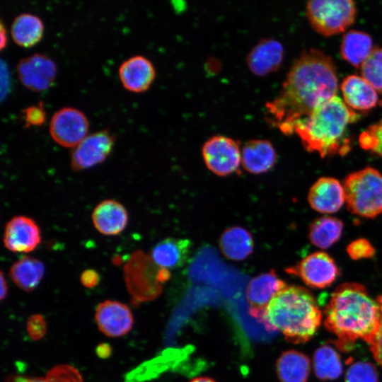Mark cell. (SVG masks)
<instances>
[{
    "label": "cell",
    "mask_w": 382,
    "mask_h": 382,
    "mask_svg": "<svg viewBox=\"0 0 382 382\" xmlns=\"http://www.w3.org/2000/svg\"><path fill=\"white\" fill-rule=\"evenodd\" d=\"M192 243L187 238H166L154 246L151 259L160 269H176L187 262Z\"/></svg>",
    "instance_id": "cell-20"
},
{
    "label": "cell",
    "mask_w": 382,
    "mask_h": 382,
    "mask_svg": "<svg viewBox=\"0 0 382 382\" xmlns=\"http://www.w3.org/2000/svg\"><path fill=\"white\" fill-rule=\"evenodd\" d=\"M346 382H378L377 371L370 362L358 361L352 364L347 371Z\"/></svg>",
    "instance_id": "cell-32"
},
{
    "label": "cell",
    "mask_w": 382,
    "mask_h": 382,
    "mask_svg": "<svg viewBox=\"0 0 382 382\" xmlns=\"http://www.w3.org/2000/svg\"><path fill=\"white\" fill-rule=\"evenodd\" d=\"M286 286L273 270L253 278L246 290L250 315L261 323L272 298Z\"/></svg>",
    "instance_id": "cell-13"
},
{
    "label": "cell",
    "mask_w": 382,
    "mask_h": 382,
    "mask_svg": "<svg viewBox=\"0 0 382 382\" xmlns=\"http://www.w3.org/2000/svg\"><path fill=\"white\" fill-rule=\"evenodd\" d=\"M381 311V320L378 331L371 342L369 345L376 362L382 368V294L376 299Z\"/></svg>",
    "instance_id": "cell-36"
},
{
    "label": "cell",
    "mask_w": 382,
    "mask_h": 382,
    "mask_svg": "<svg viewBox=\"0 0 382 382\" xmlns=\"http://www.w3.org/2000/svg\"><path fill=\"white\" fill-rule=\"evenodd\" d=\"M220 248L222 253L232 260H243L253 251L254 241L251 233L241 226H232L221 236Z\"/></svg>",
    "instance_id": "cell-23"
},
{
    "label": "cell",
    "mask_w": 382,
    "mask_h": 382,
    "mask_svg": "<svg viewBox=\"0 0 382 382\" xmlns=\"http://www.w3.org/2000/svg\"><path fill=\"white\" fill-rule=\"evenodd\" d=\"M111 353V349L107 344H102L97 348V354L102 358L108 357Z\"/></svg>",
    "instance_id": "cell-40"
},
{
    "label": "cell",
    "mask_w": 382,
    "mask_h": 382,
    "mask_svg": "<svg viewBox=\"0 0 382 382\" xmlns=\"http://www.w3.org/2000/svg\"><path fill=\"white\" fill-rule=\"evenodd\" d=\"M45 272V265L40 260L23 256L9 270V277L14 284L25 291H32L40 284Z\"/></svg>",
    "instance_id": "cell-24"
},
{
    "label": "cell",
    "mask_w": 382,
    "mask_h": 382,
    "mask_svg": "<svg viewBox=\"0 0 382 382\" xmlns=\"http://www.w3.org/2000/svg\"><path fill=\"white\" fill-rule=\"evenodd\" d=\"M340 89L345 103L352 110H367L378 102L377 91L362 76H347L341 83Z\"/></svg>",
    "instance_id": "cell-21"
},
{
    "label": "cell",
    "mask_w": 382,
    "mask_h": 382,
    "mask_svg": "<svg viewBox=\"0 0 382 382\" xmlns=\"http://www.w3.org/2000/svg\"><path fill=\"white\" fill-rule=\"evenodd\" d=\"M89 123L81 110L64 107L52 115L49 130L53 140L64 147L76 146L86 136Z\"/></svg>",
    "instance_id": "cell-10"
},
{
    "label": "cell",
    "mask_w": 382,
    "mask_h": 382,
    "mask_svg": "<svg viewBox=\"0 0 382 382\" xmlns=\"http://www.w3.org/2000/svg\"><path fill=\"white\" fill-rule=\"evenodd\" d=\"M343 229L341 220L330 216H320L310 226L308 238L315 246L326 249L340 238Z\"/></svg>",
    "instance_id": "cell-28"
},
{
    "label": "cell",
    "mask_w": 382,
    "mask_h": 382,
    "mask_svg": "<svg viewBox=\"0 0 382 382\" xmlns=\"http://www.w3.org/2000/svg\"><path fill=\"white\" fill-rule=\"evenodd\" d=\"M45 111L42 101L23 110V118L26 127L40 126L45 120Z\"/></svg>",
    "instance_id": "cell-35"
},
{
    "label": "cell",
    "mask_w": 382,
    "mask_h": 382,
    "mask_svg": "<svg viewBox=\"0 0 382 382\" xmlns=\"http://www.w3.org/2000/svg\"><path fill=\"white\" fill-rule=\"evenodd\" d=\"M324 325L337 337L335 344L341 350L350 349L356 340L369 345L380 323L381 311L377 301L359 283L338 286L324 309Z\"/></svg>",
    "instance_id": "cell-2"
},
{
    "label": "cell",
    "mask_w": 382,
    "mask_h": 382,
    "mask_svg": "<svg viewBox=\"0 0 382 382\" xmlns=\"http://www.w3.org/2000/svg\"><path fill=\"white\" fill-rule=\"evenodd\" d=\"M245 170L253 174L267 172L276 163L277 154L272 144L266 139L247 141L241 151Z\"/></svg>",
    "instance_id": "cell-22"
},
{
    "label": "cell",
    "mask_w": 382,
    "mask_h": 382,
    "mask_svg": "<svg viewBox=\"0 0 382 382\" xmlns=\"http://www.w3.org/2000/svg\"><path fill=\"white\" fill-rule=\"evenodd\" d=\"M16 68L22 84L33 91L49 88L57 74L54 62L48 56L40 53L21 59Z\"/></svg>",
    "instance_id": "cell-12"
},
{
    "label": "cell",
    "mask_w": 382,
    "mask_h": 382,
    "mask_svg": "<svg viewBox=\"0 0 382 382\" xmlns=\"http://www.w3.org/2000/svg\"><path fill=\"white\" fill-rule=\"evenodd\" d=\"M80 281L85 287L93 288L99 283L100 276L94 270H86L81 273Z\"/></svg>",
    "instance_id": "cell-38"
},
{
    "label": "cell",
    "mask_w": 382,
    "mask_h": 382,
    "mask_svg": "<svg viewBox=\"0 0 382 382\" xmlns=\"http://www.w3.org/2000/svg\"><path fill=\"white\" fill-rule=\"evenodd\" d=\"M359 115L337 96L318 105L308 116L296 122L294 133L300 138L306 151L317 152L321 157L349 150L347 138L348 126Z\"/></svg>",
    "instance_id": "cell-3"
},
{
    "label": "cell",
    "mask_w": 382,
    "mask_h": 382,
    "mask_svg": "<svg viewBox=\"0 0 382 382\" xmlns=\"http://www.w3.org/2000/svg\"><path fill=\"white\" fill-rule=\"evenodd\" d=\"M283 57L282 45L277 40L265 38L250 50L246 62L251 72L264 76L276 71L280 66Z\"/></svg>",
    "instance_id": "cell-18"
},
{
    "label": "cell",
    "mask_w": 382,
    "mask_h": 382,
    "mask_svg": "<svg viewBox=\"0 0 382 382\" xmlns=\"http://www.w3.org/2000/svg\"><path fill=\"white\" fill-rule=\"evenodd\" d=\"M286 271L299 277L308 286L316 289L330 286L340 275V270L334 260L322 251L307 255Z\"/></svg>",
    "instance_id": "cell-9"
},
{
    "label": "cell",
    "mask_w": 382,
    "mask_h": 382,
    "mask_svg": "<svg viewBox=\"0 0 382 382\" xmlns=\"http://www.w3.org/2000/svg\"><path fill=\"white\" fill-rule=\"evenodd\" d=\"M359 142L362 149L382 156V120L362 132Z\"/></svg>",
    "instance_id": "cell-33"
},
{
    "label": "cell",
    "mask_w": 382,
    "mask_h": 382,
    "mask_svg": "<svg viewBox=\"0 0 382 382\" xmlns=\"http://www.w3.org/2000/svg\"><path fill=\"white\" fill-rule=\"evenodd\" d=\"M0 279H1L0 299L1 301H3L7 296L8 286H7L6 280L4 277V275L2 271L1 272Z\"/></svg>",
    "instance_id": "cell-39"
},
{
    "label": "cell",
    "mask_w": 382,
    "mask_h": 382,
    "mask_svg": "<svg viewBox=\"0 0 382 382\" xmlns=\"http://www.w3.org/2000/svg\"><path fill=\"white\" fill-rule=\"evenodd\" d=\"M0 48L2 50L6 45L7 42L6 32L2 21L0 23Z\"/></svg>",
    "instance_id": "cell-41"
},
{
    "label": "cell",
    "mask_w": 382,
    "mask_h": 382,
    "mask_svg": "<svg viewBox=\"0 0 382 382\" xmlns=\"http://www.w3.org/2000/svg\"><path fill=\"white\" fill-rule=\"evenodd\" d=\"M356 13L355 4L350 0H314L306 6L311 27L324 36L344 32L354 23Z\"/></svg>",
    "instance_id": "cell-6"
},
{
    "label": "cell",
    "mask_w": 382,
    "mask_h": 382,
    "mask_svg": "<svg viewBox=\"0 0 382 382\" xmlns=\"http://www.w3.org/2000/svg\"><path fill=\"white\" fill-rule=\"evenodd\" d=\"M338 82L332 59L323 52L303 51L292 64L282 89L266 103L267 120L286 135L294 124L337 96Z\"/></svg>",
    "instance_id": "cell-1"
},
{
    "label": "cell",
    "mask_w": 382,
    "mask_h": 382,
    "mask_svg": "<svg viewBox=\"0 0 382 382\" xmlns=\"http://www.w3.org/2000/svg\"><path fill=\"white\" fill-rule=\"evenodd\" d=\"M202 154L208 169L220 176L237 172L242 162L239 144L223 135L209 138L204 144Z\"/></svg>",
    "instance_id": "cell-8"
},
{
    "label": "cell",
    "mask_w": 382,
    "mask_h": 382,
    "mask_svg": "<svg viewBox=\"0 0 382 382\" xmlns=\"http://www.w3.org/2000/svg\"><path fill=\"white\" fill-rule=\"evenodd\" d=\"M6 382H83V379L76 369L64 364L52 368L44 378L11 376Z\"/></svg>",
    "instance_id": "cell-30"
},
{
    "label": "cell",
    "mask_w": 382,
    "mask_h": 382,
    "mask_svg": "<svg viewBox=\"0 0 382 382\" xmlns=\"http://www.w3.org/2000/svg\"><path fill=\"white\" fill-rule=\"evenodd\" d=\"M3 242L11 252L30 253L41 242L40 229L35 221L28 216H13L6 225Z\"/></svg>",
    "instance_id": "cell-14"
},
{
    "label": "cell",
    "mask_w": 382,
    "mask_h": 382,
    "mask_svg": "<svg viewBox=\"0 0 382 382\" xmlns=\"http://www.w3.org/2000/svg\"><path fill=\"white\" fill-rule=\"evenodd\" d=\"M114 144L115 137L106 129L87 135L71 153V168L79 171L103 162L111 153Z\"/></svg>",
    "instance_id": "cell-11"
},
{
    "label": "cell",
    "mask_w": 382,
    "mask_h": 382,
    "mask_svg": "<svg viewBox=\"0 0 382 382\" xmlns=\"http://www.w3.org/2000/svg\"><path fill=\"white\" fill-rule=\"evenodd\" d=\"M190 382H216L214 379L207 377V376H201L198 378H195L190 381Z\"/></svg>",
    "instance_id": "cell-42"
},
{
    "label": "cell",
    "mask_w": 382,
    "mask_h": 382,
    "mask_svg": "<svg viewBox=\"0 0 382 382\" xmlns=\"http://www.w3.org/2000/svg\"><path fill=\"white\" fill-rule=\"evenodd\" d=\"M96 321L99 330L108 337L126 335L133 325V316L129 308L116 301L106 300L96 308Z\"/></svg>",
    "instance_id": "cell-15"
},
{
    "label": "cell",
    "mask_w": 382,
    "mask_h": 382,
    "mask_svg": "<svg viewBox=\"0 0 382 382\" xmlns=\"http://www.w3.org/2000/svg\"><path fill=\"white\" fill-rule=\"evenodd\" d=\"M347 253L352 259L358 260L372 257L375 254V249L366 239L359 238L347 245Z\"/></svg>",
    "instance_id": "cell-34"
},
{
    "label": "cell",
    "mask_w": 382,
    "mask_h": 382,
    "mask_svg": "<svg viewBox=\"0 0 382 382\" xmlns=\"http://www.w3.org/2000/svg\"><path fill=\"white\" fill-rule=\"evenodd\" d=\"M361 76L382 94V47L374 48L361 66Z\"/></svg>",
    "instance_id": "cell-31"
},
{
    "label": "cell",
    "mask_w": 382,
    "mask_h": 382,
    "mask_svg": "<svg viewBox=\"0 0 382 382\" xmlns=\"http://www.w3.org/2000/svg\"><path fill=\"white\" fill-rule=\"evenodd\" d=\"M345 202L354 214L374 218L382 213V174L366 167L348 175L343 184Z\"/></svg>",
    "instance_id": "cell-5"
},
{
    "label": "cell",
    "mask_w": 382,
    "mask_h": 382,
    "mask_svg": "<svg viewBox=\"0 0 382 382\" xmlns=\"http://www.w3.org/2000/svg\"><path fill=\"white\" fill-rule=\"evenodd\" d=\"M91 218L98 232L105 236H115L127 226L128 213L120 202L105 199L96 207Z\"/></svg>",
    "instance_id": "cell-19"
},
{
    "label": "cell",
    "mask_w": 382,
    "mask_h": 382,
    "mask_svg": "<svg viewBox=\"0 0 382 382\" xmlns=\"http://www.w3.org/2000/svg\"><path fill=\"white\" fill-rule=\"evenodd\" d=\"M156 76L152 62L142 55L132 56L125 60L119 67V77L128 91L141 93L146 91Z\"/></svg>",
    "instance_id": "cell-17"
},
{
    "label": "cell",
    "mask_w": 382,
    "mask_h": 382,
    "mask_svg": "<svg viewBox=\"0 0 382 382\" xmlns=\"http://www.w3.org/2000/svg\"><path fill=\"white\" fill-rule=\"evenodd\" d=\"M321 320L322 312L308 289L286 286L272 298L261 323L268 330H278L289 342L299 344L315 335Z\"/></svg>",
    "instance_id": "cell-4"
},
{
    "label": "cell",
    "mask_w": 382,
    "mask_h": 382,
    "mask_svg": "<svg viewBox=\"0 0 382 382\" xmlns=\"http://www.w3.org/2000/svg\"><path fill=\"white\" fill-rule=\"evenodd\" d=\"M44 25L37 16L29 13H23L13 21L11 33L13 41L18 45L29 47L35 45L42 38Z\"/></svg>",
    "instance_id": "cell-27"
},
{
    "label": "cell",
    "mask_w": 382,
    "mask_h": 382,
    "mask_svg": "<svg viewBox=\"0 0 382 382\" xmlns=\"http://www.w3.org/2000/svg\"><path fill=\"white\" fill-rule=\"evenodd\" d=\"M277 376L281 382H306L311 370L310 359L296 350L282 353L276 364Z\"/></svg>",
    "instance_id": "cell-25"
},
{
    "label": "cell",
    "mask_w": 382,
    "mask_h": 382,
    "mask_svg": "<svg viewBox=\"0 0 382 382\" xmlns=\"http://www.w3.org/2000/svg\"><path fill=\"white\" fill-rule=\"evenodd\" d=\"M313 369L319 379H337L342 372L340 357L331 346H321L314 353Z\"/></svg>",
    "instance_id": "cell-29"
},
{
    "label": "cell",
    "mask_w": 382,
    "mask_h": 382,
    "mask_svg": "<svg viewBox=\"0 0 382 382\" xmlns=\"http://www.w3.org/2000/svg\"><path fill=\"white\" fill-rule=\"evenodd\" d=\"M27 330L32 339L35 340L41 339L47 330L45 318L38 314L31 316L27 323Z\"/></svg>",
    "instance_id": "cell-37"
},
{
    "label": "cell",
    "mask_w": 382,
    "mask_h": 382,
    "mask_svg": "<svg viewBox=\"0 0 382 382\" xmlns=\"http://www.w3.org/2000/svg\"><path fill=\"white\" fill-rule=\"evenodd\" d=\"M154 265L151 257L140 250L131 254L125 262V281L135 303L152 299L158 294L161 269L155 272Z\"/></svg>",
    "instance_id": "cell-7"
},
{
    "label": "cell",
    "mask_w": 382,
    "mask_h": 382,
    "mask_svg": "<svg viewBox=\"0 0 382 382\" xmlns=\"http://www.w3.org/2000/svg\"><path fill=\"white\" fill-rule=\"evenodd\" d=\"M374 50L370 35L364 32L352 30L342 39L340 54L342 57L356 68H359Z\"/></svg>",
    "instance_id": "cell-26"
},
{
    "label": "cell",
    "mask_w": 382,
    "mask_h": 382,
    "mask_svg": "<svg viewBox=\"0 0 382 382\" xmlns=\"http://www.w3.org/2000/svg\"><path fill=\"white\" fill-rule=\"evenodd\" d=\"M308 201L311 208L320 213H335L345 202L343 185L333 178H320L311 187Z\"/></svg>",
    "instance_id": "cell-16"
}]
</instances>
